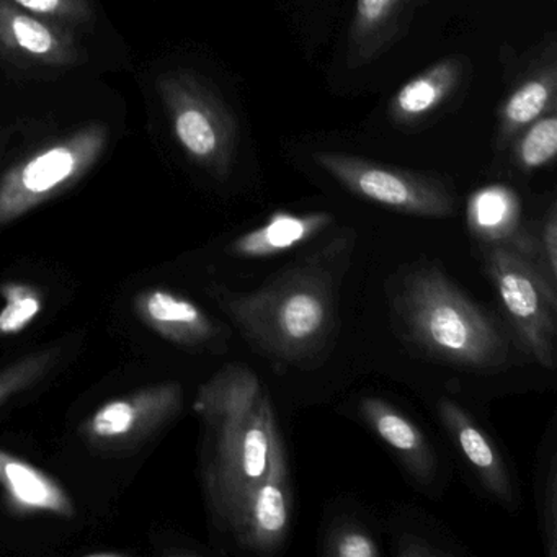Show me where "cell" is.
<instances>
[{"mask_svg": "<svg viewBox=\"0 0 557 557\" xmlns=\"http://www.w3.org/2000/svg\"><path fill=\"white\" fill-rule=\"evenodd\" d=\"M485 270L508 321L528 354L547 370L556 367L557 289L536 260L507 243L485 250Z\"/></svg>", "mask_w": 557, "mask_h": 557, "instance_id": "5", "label": "cell"}, {"mask_svg": "<svg viewBox=\"0 0 557 557\" xmlns=\"http://www.w3.org/2000/svg\"><path fill=\"white\" fill-rule=\"evenodd\" d=\"M547 481L544 484V502H543V530L546 534L547 553L550 557L556 556V456L550 458L549 471H547Z\"/></svg>", "mask_w": 557, "mask_h": 557, "instance_id": "25", "label": "cell"}, {"mask_svg": "<svg viewBox=\"0 0 557 557\" xmlns=\"http://www.w3.org/2000/svg\"><path fill=\"white\" fill-rule=\"evenodd\" d=\"M557 94L556 50L550 45L549 53L531 70L505 97L498 109V149L508 148L523 129L541 116L554 112Z\"/></svg>", "mask_w": 557, "mask_h": 557, "instance_id": "13", "label": "cell"}, {"mask_svg": "<svg viewBox=\"0 0 557 557\" xmlns=\"http://www.w3.org/2000/svg\"><path fill=\"white\" fill-rule=\"evenodd\" d=\"M360 410L368 425L396 451L417 481L422 484L432 481L436 469L435 455L416 423L380 397H364Z\"/></svg>", "mask_w": 557, "mask_h": 557, "instance_id": "16", "label": "cell"}, {"mask_svg": "<svg viewBox=\"0 0 557 557\" xmlns=\"http://www.w3.org/2000/svg\"><path fill=\"white\" fill-rule=\"evenodd\" d=\"M429 0H355L347 41L351 70L368 66L393 50L410 30L417 12Z\"/></svg>", "mask_w": 557, "mask_h": 557, "instance_id": "11", "label": "cell"}, {"mask_svg": "<svg viewBox=\"0 0 557 557\" xmlns=\"http://www.w3.org/2000/svg\"><path fill=\"white\" fill-rule=\"evenodd\" d=\"M471 63L465 57L436 61L407 81L391 99V122L399 128H420L442 115L471 79Z\"/></svg>", "mask_w": 557, "mask_h": 557, "instance_id": "10", "label": "cell"}, {"mask_svg": "<svg viewBox=\"0 0 557 557\" xmlns=\"http://www.w3.org/2000/svg\"><path fill=\"white\" fill-rule=\"evenodd\" d=\"M334 216L329 213L273 214L263 226L243 234L233 243V253L243 259H267L288 252L331 226Z\"/></svg>", "mask_w": 557, "mask_h": 557, "instance_id": "18", "label": "cell"}, {"mask_svg": "<svg viewBox=\"0 0 557 557\" xmlns=\"http://www.w3.org/2000/svg\"><path fill=\"white\" fill-rule=\"evenodd\" d=\"M109 138L103 123H90L9 169L0 178V226L74 187L100 161Z\"/></svg>", "mask_w": 557, "mask_h": 557, "instance_id": "6", "label": "cell"}, {"mask_svg": "<svg viewBox=\"0 0 557 557\" xmlns=\"http://www.w3.org/2000/svg\"><path fill=\"white\" fill-rule=\"evenodd\" d=\"M54 350L35 351L0 371V407L45 376L54 361Z\"/></svg>", "mask_w": 557, "mask_h": 557, "instance_id": "22", "label": "cell"}, {"mask_svg": "<svg viewBox=\"0 0 557 557\" xmlns=\"http://www.w3.org/2000/svg\"><path fill=\"white\" fill-rule=\"evenodd\" d=\"M292 524L288 465L280 462L257 484L231 520L227 531L244 549L269 554L278 549Z\"/></svg>", "mask_w": 557, "mask_h": 557, "instance_id": "9", "label": "cell"}, {"mask_svg": "<svg viewBox=\"0 0 557 557\" xmlns=\"http://www.w3.org/2000/svg\"><path fill=\"white\" fill-rule=\"evenodd\" d=\"M135 312L143 324L161 337L185 347L205 345L218 335L216 325L200 306L168 289L151 288L139 293Z\"/></svg>", "mask_w": 557, "mask_h": 557, "instance_id": "14", "label": "cell"}, {"mask_svg": "<svg viewBox=\"0 0 557 557\" xmlns=\"http://www.w3.org/2000/svg\"><path fill=\"white\" fill-rule=\"evenodd\" d=\"M0 51L17 60L57 67L73 66L81 58L70 32L15 8L8 0H0Z\"/></svg>", "mask_w": 557, "mask_h": 557, "instance_id": "12", "label": "cell"}, {"mask_svg": "<svg viewBox=\"0 0 557 557\" xmlns=\"http://www.w3.org/2000/svg\"><path fill=\"white\" fill-rule=\"evenodd\" d=\"M156 86L187 158L214 178L230 177L239 146L233 110L191 71H169L158 77Z\"/></svg>", "mask_w": 557, "mask_h": 557, "instance_id": "4", "label": "cell"}, {"mask_svg": "<svg viewBox=\"0 0 557 557\" xmlns=\"http://www.w3.org/2000/svg\"><path fill=\"white\" fill-rule=\"evenodd\" d=\"M182 400L184 391L178 383L143 387L103 404L81 425V433L99 448H129L171 422Z\"/></svg>", "mask_w": 557, "mask_h": 557, "instance_id": "8", "label": "cell"}, {"mask_svg": "<svg viewBox=\"0 0 557 557\" xmlns=\"http://www.w3.org/2000/svg\"><path fill=\"white\" fill-rule=\"evenodd\" d=\"M513 158L518 168L524 172H534L546 168L557 154L556 112L541 116L515 138Z\"/></svg>", "mask_w": 557, "mask_h": 557, "instance_id": "20", "label": "cell"}, {"mask_svg": "<svg viewBox=\"0 0 557 557\" xmlns=\"http://www.w3.org/2000/svg\"><path fill=\"white\" fill-rule=\"evenodd\" d=\"M5 305L0 309V335H17L28 327L44 309V299L37 289L21 283H9L0 288Z\"/></svg>", "mask_w": 557, "mask_h": 557, "instance_id": "21", "label": "cell"}, {"mask_svg": "<svg viewBox=\"0 0 557 557\" xmlns=\"http://www.w3.org/2000/svg\"><path fill=\"white\" fill-rule=\"evenodd\" d=\"M438 412L456 445L482 484L502 502H511V481L500 453L468 412L449 399L438 403Z\"/></svg>", "mask_w": 557, "mask_h": 557, "instance_id": "17", "label": "cell"}, {"mask_svg": "<svg viewBox=\"0 0 557 557\" xmlns=\"http://www.w3.org/2000/svg\"><path fill=\"white\" fill-rule=\"evenodd\" d=\"M312 161L351 194L399 213L448 218L458 208L455 194L435 175L377 164L347 152L319 151Z\"/></svg>", "mask_w": 557, "mask_h": 557, "instance_id": "7", "label": "cell"}, {"mask_svg": "<svg viewBox=\"0 0 557 557\" xmlns=\"http://www.w3.org/2000/svg\"><path fill=\"white\" fill-rule=\"evenodd\" d=\"M517 197L507 188H484L472 197L469 205L472 231L491 244L507 243L517 233Z\"/></svg>", "mask_w": 557, "mask_h": 557, "instance_id": "19", "label": "cell"}, {"mask_svg": "<svg viewBox=\"0 0 557 557\" xmlns=\"http://www.w3.org/2000/svg\"><path fill=\"white\" fill-rule=\"evenodd\" d=\"M195 412L205 426L203 482L218 524L227 530L249 492L280 462L285 446L270 397L243 364L218 371L198 391Z\"/></svg>", "mask_w": 557, "mask_h": 557, "instance_id": "1", "label": "cell"}, {"mask_svg": "<svg viewBox=\"0 0 557 557\" xmlns=\"http://www.w3.org/2000/svg\"><path fill=\"white\" fill-rule=\"evenodd\" d=\"M327 554L337 557H376L380 556V547L360 528L348 527L332 536Z\"/></svg>", "mask_w": 557, "mask_h": 557, "instance_id": "24", "label": "cell"}, {"mask_svg": "<svg viewBox=\"0 0 557 557\" xmlns=\"http://www.w3.org/2000/svg\"><path fill=\"white\" fill-rule=\"evenodd\" d=\"M15 8L64 25H83L92 21L94 12L89 0H8Z\"/></svg>", "mask_w": 557, "mask_h": 557, "instance_id": "23", "label": "cell"}, {"mask_svg": "<svg viewBox=\"0 0 557 557\" xmlns=\"http://www.w3.org/2000/svg\"><path fill=\"white\" fill-rule=\"evenodd\" d=\"M216 299L256 350L288 363L309 360L334 324V280L315 262L257 292H220Z\"/></svg>", "mask_w": 557, "mask_h": 557, "instance_id": "2", "label": "cell"}, {"mask_svg": "<svg viewBox=\"0 0 557 557\" xmlns=\"http://www.w3.org/2000/svg\"><path fill=\"white\" fill-rule=\"evenodd\" d=\"M397 554L399 556H438V554H445L442 553V550L433 549V547H429V543H425V541L419 540V537L416 536H409L406 537V540H403V543H400L399 549H397Z\"/></svg>", "mask_w": 557, "mask_h": 557, "instance_id": "26", "label": "cell"}, {"mask_svg": "<svg viewBox=\"0 0 557 557\" xmlns=\"http://www.w3.org/2000/svg\"><path fill=\"white\" fill-rule=\"evenodd\" d=\"M0 487L21 513L45 511L63 518L76 513L70 494L51 475L5 449H0Z\"/></svg>", "mask_w": 557, "mask_h": 557, "instance_id": "15", "label": "cell"}, {"mask_svg": "<svg viewBox=\"0 0 557 557\" xmlns=\"http://www.w3.org/2000/svg\"><path fill=\"white\" fill-rule=\"evenodd\" d=\"M394 308L410 338L436 360L492 370L510 358V344L497 321L435 267L407 273L394 296Z\"/></svg>", "mask_w": 557, "mask_h": 557, "instance_id": "3", "label": "cell"}]
</instances>
